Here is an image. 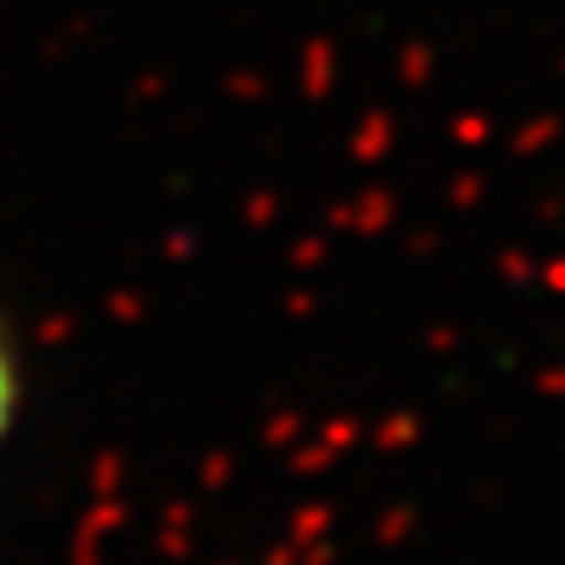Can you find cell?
Wrapping results in <instances>:
<instances>
[{"label": "cell", "instance_id": "6da1fadb", "mask_svg": "<svg viewBox=\"0 0 565 565\" xmlns=\"http://www.w3.org/2000/svg\"><path fill=\"white\" fill-rule=\"evenodd\" d=\"M17 351L6 341V330H0V435L11 429V414H17Z\"/></svg>", "mask_w": 565, "mask_h": 565}]
</instances>
